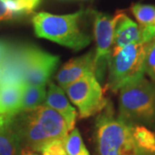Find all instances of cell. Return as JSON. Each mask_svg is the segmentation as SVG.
Returning <instances> with one entry per match:
<instances>
[{"instance_id": "cell-1", "label": "cell", "mask_w": 155, "mask_h": 155, "mask_svg": "<svg viewBox=\"0 0 155 155\" xmlns=\"http://www.w3.org/2000/svg\"><path fill=\"white\" fill-rule=\"evenodd\" d=\"M8 119L21 147L35 153L53 140H65L70 132L64 117L45 104L19 111Z\"/></svg>"}, {"instance_id": "cell-2", "label": "cell", "mask_w": 155, "mask_h": 155, "mask_svg": "<svg viewBox=\"0 0 155 155\" xmlns=\"http://www.w3.org/2000/svg\"><path fill=\"white\" fill-rule=\"evenodd\" d=\"M87 12L78 11L68 15L36 13L32 18L36 36L78 51L91 43V36L84 27Z\"/></svg>"}, {"instance_id": "cell-3", "label": "cell", "mask_w": 155, "mask_h": 155, "mask_svg": "<svg viewBox=\"0 0 155 155\" xmlns=\"http://www.w3.org/2000/svg\"><path fill=\"white\" fill-rule=\"evenodd\" d=\"M95 140L98 155H151L140 147L133 132V125L114 116L110 102L96 120Z\"/></svg>"}, {"instance_id": "cell-4", "label": "cell", "mask_w": 155, "mask_h": 155, "mask_svg": "<svg viewBox=\"0 0 155 155\" xmlns=\"http://www.w3.org/2000/svg\"><path fill=\"white\" fill-rule=\"evenodd\" d=\"M118 119L130 125H155V82L144 77L120 90Z\"/></svg>"}, {"instance_id": "cell-5", "label": "cell", "mask_w": 155, "mask_h": 155, "mask_svg": "<svg viewBox=\"0 0 155 155\" xmlns=\"http://www.w3.org/2000/svg\"><path fill=\"white\" fill-rule=\"evenodd\" d=\"M149 43L150 41L112 48L108 61L107 84L112 92H117L125 85L144 77L145 58Z\"/></svg>"}, {"instance_id": "cell-6", "label": "cell", "mask_w": 155, "mask_h": 155, "mask_svg": "<svg viewBox=\"0 0 155 155\" xmlns=\"http://www.w3.org/2000/svg\"><path fill=\"white\" fill-rule=\"evenodd\" d=\"M63 89L78 107L81 118H87L100 113L108 104L94 73L88 74Z\"/></svg>"}, {"instance_id": "cell-7", "label": "cell", "mask_w": 155, "mask_h": 155, "mask_svg": "<svg viewBox=\"0 0 155 155\" xmlns=\"http://www.w3.org/2000/svg\"><path fill=\"white\" fill-rule=\"evenodd\" d=\"M60 58L35 46L22 47V83L41 86L49 82Z\"/></svg>"}, {"instance_id": "cell-8", "label": "cell", "mask_w": 155, "mask_h": 155, "mask_svg": "<svg viewBox=\"0 0 155 155\" xmlns=\"http://www.w3.org/2000/svg\"><path fill=\"white\" fill-rule=\"evenodd\" d=\"M91 14L94 16V37L96 41L94 73L97 80H103L113 48L116 17H110L107 14L97 11H92Z\"/></svg>"}, {"instance_id": "cell-9", "label": "cell", "mask_w": 155, "mask_h": 155, "mask_svg": "<svg viewBox=\"0 0 155 155\" xmlns=\"http://www.w3.org/2000/svg\"><path fill=\"white\" fill-rule=\"evenodd\" d=\"M114 29L113 48L136 43H146L155 39V26H143L134 22L124 13H117Z\"/></svg>"}, {"instance_id": "cell-10", "label": "cell", "mask_w": 155, "mask_h": 155, "mask_svg": "<svg viewBox=\"0 0 155 155\" xmlns=\"http://www.w3.org/2000/svg\"><path fill=\"white\" fill-rule=\"evenodd\" d=\"M94 72V52H89L86 54L72 59L64 65L58 72L56 79L61 87L65 88L70 84Z\"/></svg>"}, {"instance_id": "cell-11", "label": "cell", "mask_w": 155, "mask_h": 155, "mask_svg": "<svg viewBox=\"0 0 155 155\" xmlns=\"http://www.w3.org/2000/svg\"><path fill=\"white\" fill-rule=\"evenodd\" d=\"M45 105L59 112L64 117L70 132L74 128L77 119V111L68 102L64 91L52 82L48 83Z\"/></svg>"}, {"instance_id": "cell-12", "label": "cell", "mask_w": 155, "mask_h": 155, "mask_svg": "<svg viewBox=\"0 0 155 155\" xmlns=\"http://www.w3.org/2000/svg\"><path fill=\"white\" fill-rule=\"evenodd\" d=\"M23 86L22 82L0 86V117L12 116L21 110Z\"/></svg>"}, {"instance_id": "cell-13", "label": "cell", "mask_w": 155, "mask_h": 155, "mask_svg": "<svg viewBox=\"0 0 155 155\" xmlns=\"http://www.w3.org/2000/svg\"><path fill=\"white\" fill-rule=\"evenodd\" d=\"M21 149L8 117H0V155H20Z\"/></svg>"}, {"instance_id": "cell-14", "label": "cell", "mask_w": 155, "mask_h": 155, "mask_svg": "<svg viewBox=\"0 0 155 155\" xmlns=\"http://www.w3.org/2000/svg\"><path fill=\"white\" fill-rule=\"evenodd\" d=\"M45 86L46 85L35 86L24 84L21 110L33 109L37 106L42 105V103L45 102L47 95Z\"/></svg>"}, {"instance_id": "cell-15", "label": "cell", "mask_w": 155, "mask_h": 155, "mask_svg": "<svg viewBox=\"0 0 155 155\" xmlns=\"http://www.w3.org/2000/svg\"><path fill=\"white\" fill-rule=\"evenodd\" d=\"M131 11L139 24L143 26H155V6L143 4H134Z\"/></svg>"}, {"instance_id": "cell-16", "label": "cell", "mask_w": 155, "mask_h": 155, "mask_svg": "<svg viewBox=\"0 0 155 155\" xmlns=\"http://www.w3.org/2000/svg\"><path fill=\"white\" fill-rule=\"evenodd\" d=\"M65 147L68 155H90L77 128L69 132L65 140Z\"/></svg>"}, {"instance_id": "cell-17", "label": "cell", "mask_w": 155, "mask_h": 155, "mask_svg": "<svg viewBox=\"0 0 155 155\" xmlns=\"http://www.w3.org/2000/svg\"><path fill=\"white\" fill-rule=\"evenodd\" d=\"M41 0H4L7 8L15 16L29 14L39 5Z\"/></svg>"}, {"instance_id": "cell-18", "label": "cell", "mask_w": 155, "mask_h": 155, "mask_svg": "<svg viewBox=\"0 0 155 155\" xmlns=\"http://www.w3.org/2000/svg\"><path fill=\"white\" fill-rule=\"evenodd\" d=\"M41 153L42 155H68L65 147V140L61 139L53 140L45 144Z\"/></svg>"}, {"instance_id": "cell-19", "label": "cell", "mask_w": 155, "mask_h": 155, "mask_svg": "<svg viewBox=\"0 0 155 155\" xmlns=\"http://www.w3.org/2000/svg\"><path fill=\"white\" fill-rule=\"evenodd\" d=\"M145 73L155 82V39L150 41L145 58Z\"/></svg>"}, {"instance_id": "cell-20", "label": "cell", "mask_w": 155, "mask_h": 155, "mask_svg": "<svg viewBox=\"0 0 155 155\" xmlns=\"http://www.w3.org/2000/svg\"><path fill=\"white\" fill-rule=\"evenodd\" d=\"M12 49H13V48H11L8 43L0 41V65L5 61L8 55L11 54Z\"/></svg>"}, {"instance_id": "cell-21", "label": "cell", "mask_w": 155, "mask_h": 155, "mask_svg": "<svg viewBox=\"0 0 155 155\" xmlns=\"http://www.w3.org/2000/svg\"><path fill=\"white\" fill-rule=\"evenodd\" d=\"M13 17H14V15L7 8L4 0H0V21L1 20H10V19H12Z\"/></svg>"}, {"instance_id": "cell-22", "label": "cell", "mask_w": 155, "mask_h": 155, "mask_svg": "<svg viewBox=\"0 0 155 155\" xmlns=\"http://www.w3.org/2000/svg\"><path fill=\"white\" fill-rule=\"evenodd\" d=\"M20 155H39L37 153L31 151V150L28 149V148H22L21 149V153Z\"/></svg>"}]
</instances>
